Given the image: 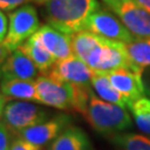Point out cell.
Listing matches in <instances>:
<instances>
[{
	"label": "cell",
	"instance_id": "obj_1",
	"mask_svg": "<svg viewBox=\"0 0 150 150\" xmlns=\"http://www.w3.org/2000/svg\"><path fill=\"white\" fill-rule=\"evenodd\" d=\"M72 52L86 62L92 70L99 72H110L117 69H130L142 74L131 61L126 45L109 40L88 30H81L71 35Z\"/></svg>",
	"mask_w": 150,
	"mask_h": 150
},
{
	"label": "cell",
	"instance_id": "obj_2",
	"mask_svg": "<svg viewBox=\"0 0 150 150\" xmlns=\"http://www.w3.org/2000/svg\"><path fill=\"white\" fill-rule=\"evenodd\" d=\"M43 7L49 26L68 35L85 30L90 16L100 9L98 0H33Z\"/></svg>",
	"mask_w": 150,
	"mask_h": 150
},
{
	"label": "cell",
	"instance_id": "obj_3",
	"mask_svg": "<svg viewBox=\"0 0 150 150\" xmlns=\"http://www.w3.org/2000/svg\"><path fill=\"white\" fill-rule=\"evenodd\" d=\"M81 115L97 132L112 137L132 127V120L126 108L100 99L92 90Z\"/></svg>",
	"mask_w": 150,
	"mask_h": 150
},
{
	"label": "cell",
	"instance_id": "obj_4",
	"mask_svg": "<svg viewBox=\"0 0 150 150\" xmlns=\"http://www.w3.org/2000/svg\"><path fill=\"white\" fill-rule=\"evenodd\" d=\"M37 102L49 107L68 110L74 109L76 86L51 75H41L36 79Z\"/></svg>",
	"mask_w": 150,
	"mask_h": 150
},
{
	"label": "cell",
	"instance_id": "obj_5",
	"mask_svg": "<svg viewBox=\"0 0 150 150\" xmlns=\"http://www.w3.org/2000/svg\"><path fill=\"white\" fill-rule=\"evenodd\" d=\"M39 28L37 9L32 5H23L9 13L8 33L2 43L12 52L37 32Z\"/></svg>",
	"mask_w": 150,
	"mask_h": 150
},
{
	"label": "cell",
	"instance_id": "obj_6",
	"mask_svg": "<svg viewBox=\"0 0 150 150\" xmlns=\"http://www.w3.org/2000/svg\"><path fill=\"white\" fill-rule=\"evenodd\" d=\"M48 111L29 100H10L2 113V122L13 134L47 120Z\"/></svg>",
	"mask_w": 150,
	"mask_h": 150
},
{
	"label": "cell",
	"instance_id": "obj_7",
	"mask_svg": "<svg viewBox=\"0 0 150 150\" xmlns=\"http://www.w3.org/2000/svg\"><path fill=\"white\" fill-rule=\"evenodd\" d=\"M107 7L136 39H150V12L136 0H121Z\"/></svg>",
	"mask_w": 150,
	"mask_h": 150
},
{
	"label": "cell",
	"instance_id": "obj_8",
	"mask_svg": "<svg viewBox=\"0 0 150 150\" xmlns=\"http://www.w3.org/2000/svg\"><path fill=\"white\" fill-rule=\"evenodd\" d=\"M85 30L125 45L131 43L136 40V38L131 35V32L126 28L118 17L112 12L101 8L91 15L86 23Z\"/></svg>",
	"mask_w": 150,
	"mask_h": 150
},
{
	"label": "cell",
	"instance_id": "obj_9",
	"mask_svg": "<svg viewBox=\"0 0 150 150\" xmlns=\"http://www.w3.org/2000/svg\"><path fill=\"white\" fill-rule=\"evenodd\" d=\"M70 122L71 119L69 116L58 115L43 122L23 129L17 136L41 148L48 144H51L64 129L69 127Z\"/></svg>",
	"mask_w": 150,
	"mask_h": 150
},
{
	"label": "cell",
	"instance_id": "obj_10",
	"mask_svg": "<svg viewBox=\"0 0 150 150\" xmlns=\"http://www.w3.org/2000/svg\"><path fill=\"white\" fill-rule=\"evenodd\" d=\"M49 75L76 86L88 87L91 86L95 70L91 69L77 56L72 54L67 59L57 60L49 71Z\"/></svg>",
	"mask_w": 150,
	"mask_h": 150
},
{
	"label": "cell",
	"instance_id": "obj_11",
	"mask_svg": "<svg viewBox=\"0 0 150 150\" xmlns=\"http://www.w3.org/2000/svg\"><path fill=\"white\" fill-rule=\"evenodd\" d=\"M41 76L36 64L20 48L12 51L2 67L1 79L36 80Z\"/></svg>",
	"mask_w": 150,
	"mask_h": 150
},
{
	"label": "cell",
	"instance_id": "obj_12",
	"mask_svg": "<svg viewBox=\"0 0 150 150\" xmlns=\"http://www.w3.org/2000/svg\"><path fill=\"white\" fill-rule=\"evenodd\" d=\"M112 86L131 102L145 97L146 90L142 74L130 69H117L108 72Z\"/></svg>",
	"mask_w": 150,
	"mask_h": 150
},
{
	"label": "cell",
	"instance_id": "obj_13",
	"mask_svg": "<svg viewBox=\"0 0 150 150\" xmlns=\"http://www.w3.org/2000/svg\"><path fill=\"white\" fill-rule=\"evenodd\" d=\"M45 48L54 56L56 60H64L72 56L71 35L57 30L49 25L41 26L36 32Z\"/></svg>",
	"mask_w": 150,
	"mask_h": 150
},
{
	"label": "cell",
	"instance_id": "obj_14",
	"mask_svg": "<svg viewBox=\"0 0 150 150\" xmlns=\"http://www.w3.org/2000/svg\"><path fill=\"white\" fill-rule=\"evenodd\" d=\"M91 88L97 93V96L105 101L129 109L132 105V102L112 86L107 72L95 71V75L91 80Z\"/></svg>",
	"mask_w": 150,
	"mask_h": 150
},
{
	"label": "cell",
	"instance_id": "obj_15",
	"mask_svg": "<svg viewBox=\"0 0 150 150\" xmlns=\"http://www.w3.org/2000/svg\"><path fill=\"white\" fill-rule=\"evenodd\" d=\"M28 57L36 64L41 75H47L56 64V58L45 48L42 42L39 40L36 32L28 40L19 47Z\"/></svg>",
	"mask_w": 150,
	"mask_h": 150
},
{
	"label": "cell",
	"instance_id": "obj_16",
	"mask_svg": "<svg viewBox=\"0 0 150 150\" xmlns=\"http://www.w3.org/2000/svg\"><path fill=\"white\" fill-rule=\"evenodd\" d=\"M0 90L8 101L29 100L37 102L36 80L22 79H1Z\"/></svg>",
	"mask_w": 150,
	"mask_h": 150
},
{
	"label": "cell",
	"instance_id": "obj_17",
	"mask_svg": "<svg viewBox=\"0 0 150 150\" xmlns=\"http://www.w3.org/2000/svg\"><path fill=\"white\" fill-rule=\"evenodd\" d=\"M90 141L81 128L69 126L50 144L48 150H89Z\"/></svg>",
	"mask_w": 150,
	"mask_h": 150
},
{
	"label": "cell",
	"instance_id": "obj_18",
	"mask_svg": "<svg viewBox=\"0 0 150 150\" xmlns=\"http://www.w3.org/2000/svg\"><path fill=\"white\" fill-rule=\"evenodd\" d=\"M129 58L137 67L145 70L150 67V39H136L126 45Z\"/></svg>",
	"mask_w": 150,
	"mask_h": 150
},
{
	"label": "cell",
	"instance_id": "obj_19",
	"mask_svg": "<svg viewBox=\"0 0 150 150\" xmlns=\"http://www.w3.org/2000/svg\"><path fill=\"white\" fill-rule=\"evenodd\" d=\"M130 110L138 129L150 137V98H139L132 102Z\"/></svg>",
	"mask_w": 150,
	"mask_h": 150
},
{
	"label": "cell",
	"instance_id": "obj_20",
	"mask_svg": "<svg viewBox=\"0 0 150 150\" xmlns=\"http://www.w3.org/2000/svg\"><path fill=\"white\" fill-rule=\"evenodd\" d=\"M111 138L121 150H150V138L138 134H118Z\"/></svg>",
	"mask_w": 150,
	"mask_h": 150
},
{
	"label": "cell",
	"instance_id": "obj_21",
	"mask_svg": "<svg viewBox=\"0 0 150 150\" xmlns=\"http://www.w3.org/2000/svg\"><path fill=\"white\" fill-rule=\"evenodd\" d=\"M12 137H13V134L1 121L0 122V150H10L11 145L15 140L12 139Z\"/></svg>",
	"mask_w": 150,
	"mask_h": 150
},
{
	"label": "cell",
	"instance_id": "obj_22",
	"mask_svg": "<svg viewBox=\"0 0 150 150\" xmlns=\"http://www.w3.org/2000/svg\"><path fill=\"white\" fill-rule=\"evenodd\" d=\"M10 150H41V148L33 145L31 142H29L27 140L21 139V138L18 137L13 140Z\"/></svg>",
	"mask_w": 150,
	"mask_h": 150
},
{
	"label": "cell",
	"instance_id": "obj_23",
	"mask_svg": "<svg viewBox=\"0 0 150 150\" xmlns=\"http://www.w3.org/2000/svg\"><path fill=\"white\" fill-rule=\"evenodd\" d=\"M28 2H33V0H0V9L10 11L17 9L18 7L27 5Z\"/></svg>",
	"mask_w": 150,
	"mask_h": 150
},
{
	"label": "cell",
	"instance_id": "obj_24",
	"mask_svg": "<svg viewBox=\"0 0 150 150\" xmlns=\"http://www.w3.org/2000/svg\"><path fill=\"white\" fill-rule=\"evenodd\" d=\"M8 26H9V21L7 20V17L0 9V43L4 42V40L7 37L8 33Z\"/></svg>",
	"mask_w": 150,
	"mask_h": 150
},
{
	"label": "cell",
	"instance_id": "obj_25",
	"mask_svg": "<svg viewBox=\"0 0 150 150\" xmlns=\"http://www.w3.org/2000/svg\"><path fill=\"white\" fill-rule=\"evenodd\" d=\"M10 54V50L4 43H0V78H2V67Z\"/></svg>",
	"mask_w": 150,
	"mask_h": 150
},
{
	"label": "cell",
	"instance_id": "obj_26",
	"mask_svg": "<svg viewBox=\"0 0 150 150\" xmlns=\"http://www.w3.org/2000/svg\"><path fill=\"white\" fill-rule=\"evenodd\" d=\"M142 80H144V86H145L146 95H148L150 98V67L146 68L142 72Z\"/></svg>",
	"mask_w": 150,
	"mask_h": 150
},
{
	"label": "cell",
	"instance_id": "obj_27",
	"mask_svg": "<svg viewBox=\"0 0 150 150\" xmlns=\"http://www.w3.org/2000/svg\"><path fill=\"white\" fill-rule=\"evenodd\" d=\"M8 101L7 99H6V97L2 95V92H1V90H0V119H1V117H2V113H4V109H5L6 107V102Z\"/></svg>",
	"mask_w": 150,
	"mask_h": 150
},
{
	"label": "cell",
	"instance_id": "obj_28",
	"mask_svg": "<svg viewBox=\"0 0 150 150\" xmlns=\"http://www.w3.org/2000/svg\"><path fill=\"white\" fill-rule=\"evenodd\" d=\"M141 7H144L146 10L150 12V0H136Z\"/></svg>",
	"mask_w": 150,
	"mask_h": 150
},
{
	"label": "cell",
	"instance_id": "obj_29",
	"mask_svg": "<svg viewBox=\"0 0 150 150\" xmlns=\"http://www.w3.org/2000/svg\"><path fill=\"white\" fill-rule=\"evenodd\" d=\"M102 1L107 6V5H110V4H113V2H117V1H121V0H102Z\"/></svg>",
	"mask_w": 150,
	"mask_h": 150
}]
</instances>
